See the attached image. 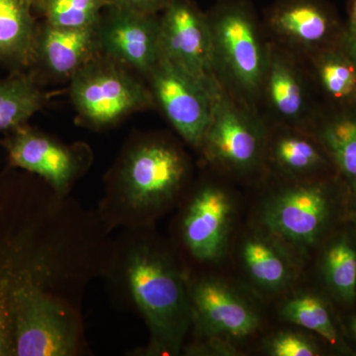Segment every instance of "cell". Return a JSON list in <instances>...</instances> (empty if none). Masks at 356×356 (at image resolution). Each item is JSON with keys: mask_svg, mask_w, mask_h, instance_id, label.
<instances>
[{"mask_svg": "<svg viewBox=\"0 0 356 356\" xmlns=\"http://www.w3.org/2000/svg\"><path fill=\"white\" fill-rule=\"evenodd\" d=\"M105 243L92 211L31 173H0V356H14L18 307L48 297L83 307L102 275Z\"/></svg>", "mask_w": 356, "mask_h": 356, "instance_id": "1", "label": "cell"}, {"mask_svg": "<svg viewBox=\"0 0 356 356\" xmlns=\"http://www.w3.org/2000/svg\"><path fill=\"white\" fill-rule=\"evenodd\" d=\"M102 280L112 306L139 316L149 332L147 346L131 355L184 351L192 325L188 277L172 245L154 227L120 229Z\"/></svg>", "mask_w": 356, "mask_h": 356, "instance_id": "2", "label": "cell"}, {"mask_svg": "<svg viewBox=\"0 0 356 356\" xmlns=\"http://www.w3.org/2000/svg\"><path fill=\"white\" fill-rule=\"evenodd\" d=\"M188 178V161L175 144L156 138L136 140L105 179L96 213L109 234L152 228L181 202Z\"/></svg>", "mask_w": 356, "mask_h": 356, "instance_id": "3", "label": "cell"}, {"mask_svg": "<svg viewBox=\"0 0 356 356\" xmlns=\"http://www.w3.org/2000/svg\"><path fill=\"white\" fill-rule=\"evenodd\" d=\"M206 15L217 81L229 95L255 110L269 44L264 42L254 9L247 0H219Z\"/></svg>", "mask_w": 356, "mask_h": 356, "instance_id": "4", "label": "cell"}, {"mask_svg": "<svg viewBox=\"0 0 356 356\" xmlns=\"http://www.w3.org/2000/svg\"><path fill=\"white\" fill-rule=\"evenodd\" d=\"M266 147V130L257 111L221 86L200 147L206 158L229 172L247 173L261 163Z\"/></svg>", "mask_w": 356, "mask_h": 356, "instance_id": "5", "label": "cell"}, {"mask_svg": "<svg viewBox=\"0 0 356 356\" xmlns=\"http://www.w3.org/2000/svg\"><path fill=\"white\" fill-rule=\"evenodd\" d=\"M175 225L177 247H172L182 267L214 264L226 252L233 218V201L224 189L202 184L182 198ZM185 271V270H184Z\"/></svg>", "mask_w": 356, "mask_h": 356, "instance_id": "6", "label": "cell"}, {"mask_svg": "<svg viewBox=\"0 0 356 356\" xmlns=\"http://www.w3.org/2000/svg\"><path fill=\"white\" fill-rule=\"evenodd\" d=\"M70 79L72 103L92 127H107L154 104L152 91L113 63L91 58Z\"/></svg>", "mask_w": 356, "mask_h": 356, "instance_id": "7", "label": "cell"}, {"mask_svg": "<svg viewBox=\"0 0 356 356\" xmlns=\"http://www.w3.org/2000/svg\"><path fill=\"white\" fill-rule=\"evenodd\" d=\"M332 196L324 181H310L283 189L262 207L261 221L268 235L285 247L307 252L327 231Z\"/></svg>", "mask_w": 356, "mask_h": 356, "instance_id": "8", "label": "cell"}, {"mask_svg": "<svg viewBox=\"0 0 356 356\" xmlns=\"http://www.w3.org/2000/svg\"><path fill=\"white\" fill-rule=\"evenodd\" d=\"M188 293L194 341L185 348L238 341L259 329V317L254 307L219 278L204 274L189 276Z\"/></svg>", "mask_w": 356, "mask_h": 356, "instance_id": "9", "label": "cell"}, {"mask_svg": "<svg viewBox=\"0 0 356 356\" xmlns=\"http://www.w3.org/2000/svg\"><path fill=\"white\" fill-rule=\"evenodd\" d=\"M9 166L41 178L56 193L70 196L90 163L88 152L67 146L44 134L20 127L0 142Z\"/></svg>", "mask_w": 356, "mask_h": 356, "instance_id": "10", "label": "cell"}, {"mask_svg": "<svg viewBox=\"0 0 356 356\" xmlns=\"http://www.w3.org/2000/svg\"><path fill=\"white\" fill-rule=\"evenodd\" d=\"M266 20L276 44L305 58L341 43L346 31V23L325 0H276Z\"/></svg>", "mask_w": 356, "mask_h": 356, "instance_id": "11", "label": "cell"}, {"mask_svg": "<svg viewBox=\"0 0 356 356\" xmlns=\"http://www.w3.org/2000/svg\"><path fill=\"white\" fill-rule=\"evenodd\" d=\"M161 56L212 90L221 86L213 69L207 15L188 0H172L159 20Z\"/></svg>", "mask_w": 356, "mask_h": 356, "instance_id": "12", "label": "cell"}, {"mask_svg": "<svg viewBox=\"0 0 356 356\" xmlns=\"http://www.w3.org/2000/svg\"><path fill=\"white\" fill-rule=\"evenodd\" d=\"M154 100L182 139L200 149L209 125L215 90L159 57L149 74Z\"/></svg>", "mask_w": 356, "mask_h": 356, "instance_id": "13", "label": "cell"}, {"mask_svg": "<svg viewBox=\"0 0 356 356\" xmlns=\"http://www.w3.org/2000/svg\"><path fill=\"white\" fill-rule=\"evenodd\" d=\"M96 30L98 50L147 76L161 57L159 20L151 13L118 6Z\"/></svg>", "mask_w": 356, "mask_h": 356, "instance_id": "14", "label": "cell"}, {"mask_svg": "<svg viewBox=\"0 0 356 356\" xmlns=\"http://www.w3.org/2000/svg\"><path fill=\"white\" fill-rule=\"evenodd\" d=\"M261 98L273 117L285 126L312 123L318 108L293 54L276 43L268 44V60Z\"/></svg>", "mask_w": 356, "mask_h": 356, "instance_id": "15", "label": "cell"}, {"mask_svg": "<svg viewBox=\"0 0 356 356\" xmlns=\"http://www.w3.org/2000/svg\"><path fill=\"white\" fill-rule=\"evenodd\" d=\"M96 26L63 28L48 24L37 38L36 55L54 76L72 77L98 50Z\"/></svg>", "mask_w": 356, "mask_h": 356, "instance_id": "16", "label": "cell"}, {"mask_svg": "<svg viewBox=\"0 0 356 356\" xmlns=\"http://www.w3.org/2000/svg\"><path fill=\"white\" fill-rule=\"evenodd\" d=\"M313 134L331 159L332 166L356 191V106L318 110Z\"/></svg>", "mask_w": 356, "mask_h": 356, "instance_id": "17", "label": "cell"}, {"mask_svg": "<svg viewBox=\"0 0 356 356\" xmlns=\"http://www.w3.org/2000/svg\"><path fill=\"white\" fill-rule=\"evenodd\" d=\"M307 60L313 81L327 106H356V60L344 46L343 40Z\"/></svg>", "mask_w": 356, "mask_h": 356, "instance_id": "18", "label": "cell"}, {"mask_svg": "<svg viewBox=\"0 0 356 356\" xmlns=\"http://www.w3.org/2000/svg\"><path fill=\"white\" fill-rule=\"evenodd\" d=\"M285 248L270 235L255 234L243 240L241 259L245 273L264 291H280L294 277V266Z\"/></svg>", "mask_w": 356, "mask_h": 356, "instance_id": "19", "label": "cell"}, {"mask_svg": "<svg viewBox=\"0 0 356 356\" xmlns=\"http://www.w3.org/2000/svg\"><path fill=\"white\" fill-rule=\"evenodd\" d=\"M271 161L280 172L292 177H311L329 170L331 159L317 140L292 129L282 131L271 140Z\"/></svg>", "mask_w": 356, "mask_h": 356, "instance_id": "20", "label": "cell"}, {"mask_svg": "<svg viewBox=\"0 0 356 356\" xmlns=\"http://www.w3.org/2000/svg\"><path fill=\"white\" fill-rule=\"evenodd\" d=\"M37 38L24 0H0V58L27 64L36 56Z\"/></svg>", "mask_w": 356, "mask_h": 356, "instance_id": "21", "label": "cell"}, {"mask_svg": "<svg viewBox=\"0 0 356 356\" xmlns=\"http://www.w3.org/2000/svg\"><path fill=\"white\" fill-rule=\"evenodd\" d=\"M44 95L24 76L0 81V131L15 130L44 105Z\"/></svg>", "mask_w": 356, "mask_h": 356, "instance_id": "22", "label": "cell"}, {"mask_svg": "<svg viewBox=\"0 0 356 356\" xmlns=\"http://www.w3.org/2000/svg\"><path fill=\"white\" fill-rule=\"evenodd\" d=\"M325 282L337 298L346 303L356 297V250L346 236L330 243L323 259Z\"/></svg>", "mask_w": 356, "mask_h": 356, "instance_id": "23", "label": "cell"}, {"mask_svg": "<svg viewBox=\"0 0 356 356\" xmlns=\"http://www.w3.org/2000/svg\"><path fill=\"white\" fill-rule=\"evenodd\" d=\"M280 316L287 322L316 332L332 346L339 343L327 304L317 295L303 293L288 299L281 306Z\"/></svg>", "mask_w": 356, "mask_h": 356, "instance_id": "24", "label": "cell"}, {"mask_svg": "<svg viewBox=\"0 0 356 356\" xmlns=\"http://www.w3.org/2000/svg\"><path fill=\"white\" fill-rule=\"evenodd\" d=\"M106 0H47L48 24L63 28H90L99 22Z\"/></svg>", "mask_w": 356, "mask_h": 356, "instance_id": "25", "label": "cell"}, {"mask_svg": "<svg viewBox=\"0 0 356 356\" xmlns=\"http://www.w3.org/2000/svg\"><path fill=\"white\" fill-rule=\"evenodd\" d=\"M266 351L273 356H317L320 348L313 339L297 332H281L266 343Z\"/></svg>", "mask_w": 356, "mask_h": 356, "instance_id": "26", "label": "cell"}, {"mask_svg": "<svg viewBox=\"0 0 356 356\" xmlns=\"http://www.w3.org/2000/svg\"><path fill=\"white\" fill-rule=\"evenodd\" d=\"M172 0H117L118 6L139 11V13H152L159 8H165Z\"/></svg>", "mask_w": 356, "mask_h": 356, "instance_id": "27", "label": "cell"}, {"mask_svg": "<svg viewBox=\"0 0 356 356\" xmlns=\"http://www.w3.org/2000/svg\"><path fill=\"white\" fill-rule=\"evenodd\" d=\"M343 44L356 60V30L350 29V28L346 26V31L343 37Z\"/></svg>", "mask_w": 356, "mask_h": 356, "instance_id": "28", "label": "cell"}, {"mask_svg": "<svg viewBox=\"0 0 356 356\" xmlns=\"http://www.w3.org/2000/svg\"><path fill=\"white\" fill-rule=\"evenodd\" d=\"M348 19L346 26L356 30V0H350L348 6Z\"/></svg>", "mask_w": 356, "mask_h": 356, "instance_id": "29", "label": "cell"}, {"mask_svg": "<svg viewBox=\"0 0 356 356\" xmlns=\"http://www.w3.org/2000/svg\"><path fill=\"white\" fill-rule=\"evenodd\" d=\"M350 331L353 332V337L356 339V317H353L350 321Z\"/></svg>", "mask_w": 356, "mask_h": 356, "instance_id": "30", "label": "cell"}, {"mask_svg": "<svg viewBox=\"0 0 356 356\" xmlns=\"http://www.w3.org/2000/svg\"><path fill=\"white\" fill-rule=\"evenodd\" d=\"M31 1L38 4H46L47 0H31Z\"/></svg>", "mask_w": 356, "mask_h": 356, "instance_id": "31", "label": "cell"}, {"mask_svg": "<svg viewBox=\"0 0 356 356\" xmlns=\"http://www.w3.org/2000/svg\"><path fill=\"white\" fill-rule=\"evenodd\" d=\"M355 194H356V191H355ZM355 218H356V216H355Z\"/></svg>", "mask_w": 356, "mask_h": 356, "instance_id": "32", "label": "cell"}]
</instances>
